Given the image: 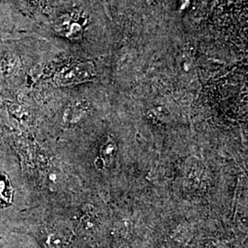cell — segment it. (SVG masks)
<instances>
[{
  "mask_svg": "<svg viewBox=\"0 0 248 248\" xmlns=\"http://www.w3.org/2000/svg\"><path fill=\"white\" fill-rule=\"evenodd\" d=\"M96 75L91 61L70 59L60 62L53 74V83L59 87H67L88 82Z\"/></svg>",
  "mask_w": 248,
  "mask_h": 248,
  "instance_id": "cell-1",
  "label": "cell"
},
{
  "mask_svg": "<svg viewBox=\"0 0 248 248\" xmlns=\"http://www.w3.org/2000/svg\"><path fill=\"white\" fill-rule=\"evenodd\" d=\"M191 0H180V9H186L188 8Z\"/></svg>",
  "mask_w": 248,
  "mask_h": 248,
  "instance_id": "cell-8",
  "label": "cell"
},
{
  "mask_svg": "<svg viewBox=\"0 0 248 248\" xmlns=\"http://www.w3.org/2000/svg\"><path fill=\"white\" fill-rule=\"evenodd\" d=\"M42 241L45 248H67L70 237L61 227H48L42 232Z\"/></svg>",
  "mask_w": 248,
  "mask_h": 248,
  "instance_id": "cell-3",
  "label": "cell"
},
{
  "mask_svg": "<svg viewBox=\"0 0 248 248\" xmlns=\"http://www.w3.org/2000/svg\"><path fill=\"white\" fill-rule=\"evenodd\" d=\"M15 186L10 177L4 170L0 169V210L12 208L15 204Z\"/></svg>",
  "mask_w": 248,
  "mask_h": 248,
  "instance_id": "cell-4",
  "label": "cell"
},
{
  "mask_svg": "<svg viewBox=\"0 0 248 248\" xmlns=\"http://www.w3.org/2000/svg\"><path fill=\"white\" fill-rule=\"evenodd\" d=\"M89 23L88 15L78 9L62 12L53 21L54 34L68 41H79L86 31Z\"/></svg>",
  "mask_w": 248,
  "mask_h": 248,
  "instance_id": "cell-2",
  "label": "cell"
},
{
  "mask_svg": "<svg viewBox=\"0 0 248 248\" xmlns=\"http://www.w3.org/2000/svg\"><path fill=\"white\" fill-rule=\"evenodd\" d=\"M21 11L30 15L44 13L53 6L54 0H17Z\"/></svg>",
  "mask_w": 248,
  "mask_h": 248,
  "instance_id": "cell-6",
  "label": "cell"
},
{
  "mask_svg": "<svg viewBox=\"0 0 248 248\" xmlns=\"http://www.w3.org/2000/svg\"><path fill=\"white\" fill-rule=\"evenodd\" d=\"M117 145L114 140L111 138H108L99 149V156L95 160V162H99L95 163L97 169H103L111 165L113 158L115 157Z\"/></svg>",
  "mask_w": 248,
  "mask_h": 248,
  "instance_id": "cell-5",
  "label": "cell"
},
{
  "mask_svg": "<svg viewBox=\"0 0 248 248\" xmlns=\"http://www.w3.org/2000/svg\"><path fill=\"white\" fill-rule=\"evenodd\" d=\"M0 4V44L9 41L10 36L15 31V24L12 21L8 9L2 7Z\"/></svg>",
  "mask_w": 248,
  "mask_h": 248,
  "instance_id": "cell-7",
  "label": "cell"
},
{
  "mask_svg": "<svg viewBox=\"0 0 248 248\" xmlns=\"http://www.w3.org/2000/svg\"><path fill=\"white\" fill-rule=\"evenodd\" d=\"M9 1H11V0H0V4H7V3H9Z\"/></svg>",
  "mask_w": 248,
  "mask_h": 248,
  "instance_id": "cell-9",
  "label": "cell"
},
{
  "mask_svg": "<svg viewBox=\"0 0 248 248\" xmlns=\"http://www.w3.org/2000/svg\"><path fill=\"white\" fill-rule=\"evenodd\" d=\"M145 1H146V2H147V3H151V2H152V1H153V0H145Z\"/></svg>",
  "mask_w": 248,
  "mask_h": 248,
  "instance_id": "cell-10",
  "label": "cell"
}]
</instances>
